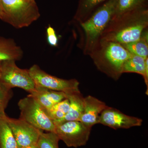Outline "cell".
Here are the masks:
<instances>
[{
	"label": "cell",
	"mask_w": 148,
	"mask_h": 148,
	"mask_svg": "<svg viewBox=\"0 0 148 148\" xmlns=\"http://www.w3.org/2000/svg\"><path fill=\"white\" fill-rule=\"evenodd\" d=\"M148 26V6L125 13L111 20L100 40L125 44L138 40Z\"/></svg>",
	"instance_id": "cell-1"
},
{
	"label": "cell",
	"mask_w": 148,
	"mask_h": 148,
	"mask_svg": "<svg viewBox=\"0 0 148 148\" xmlns=\"http://www.w3.org/2000/svg\"><path fill=\"white\" fill-rule=\"evenodd\" d=\"M131 55L118 43L100 40L89 55L98 69L117 78L123 73L125 62Z\"/></svg>",
	"instance_id": "cell-2"
},
{
	"label": "cell",
	"mask_w": 148,
	"mask_h": 148,
	"mask_svg": "<svg viewBox=\"0 0 148 148\" xmlns=\"http://www.w3.org/2000/svg\"><path fill=\"white\" fill-rule=\"evenodd\" d=\"M116 0H108L80 24L84 34L83 51L90 55L101 40L103 32L110 22Z\"/></svg>",
	"instance_id": "cell-3"
},
{
	"label": "cell",
	"mask_w": 148,
	"mask_h": 148,
	"mask_svg": "<svg viewBox=\"0 0 148 148\" xmlns=\"http://www.w3.org/2000/svg\"><path fill=\"white\" fill-rule=\"evenodd\" d=\"M3 12L1 20L19 29L29 27L40 16L36 1L0 0Z\"/></svg>",
	"instance_id": "cell-4"
},
{
	"label": "cell",
	"mask_w": 148,
	"mask_h": 148,
	"mask_svg": "<svg viewBox=\"0 0 148 148\" xmlns=\"http://www.w3.org/2000/svg\"><path fill=\"white\" fill-rule=\"evenodd\" d=\"M18 106L20 111L19 118L43 131L55 132V125L53 121L32 96L28 95L21 99Z\"/></svg>",
	"instance_id": "cell-5"
},
{
	"label": "cell",
	"mask_w": 148,
	"mask_h": 148,
	"mask_svg": "<svg viewBox=\"0 0 148 148\" xmlns=\"http://www.w3.org/2000/svg\"><path fill=\"white\" fill-rule=\"evenodd\" d=\"M15 62L8 61L2 62L0 82L10 89L19 88L30 93L34 90L36 85L29 69H20L16 66Z\"/></svg>",
	"instance_id": "cell-6"
},
{
	"label": "cell",
	"mask_w": 148,
	"mask_h": 148,
	"mask_svg": "<svg viewBox=\"0 0 148 148\" xmlns=\"http://www.w3.org/2000/svg\"><path fill=\"white\" fill-rule=\"evenodd\" d=\"M55 132L60 140L69 147L77 148L86 145L91 127L78 121H68L55 124Z\"/></svg>",
	"instance_id": "cell-7"
},
{
	"label": "cell",
	"mask_w": 148,
	"mask_h": 148,
	"mask_svg": "<svg viewBox=\"0 0 148 148\" xmlns=\"http://www.w3.org/2000/svg\"><path fill=\"white\" fill-rule=\"evenodd\" d=\"M29 73L36 86L66 94L80 92L79 82L76 79H64L47 73L37 65L29 69Z\"/></svg>",
	"instance_id": "cell-8"
},
{
	"label": "cell",
	"mask_w": 148,
	"mask_h": 148,
	"mask_svg": "<svg viewBox=\"0 0 148 148\" xmlns=\"http://www.w3.org/2000/svg\"><path fill=\"white\" fill-rule=\"evenodd\" d=\"M6 120L18 145V148L37 145L43 131L33 126L21 119L11 118L6 116Z\"/></svg>",
	"instance_id": "cell-9"
},
{
	"label": "cell",
	"mask_w": 148,
	"mask_h": 148,
	"mask_svg": "<svg viewBox=\"0 0 148 148\" xmlns=\"http://www.w3.org/2000/svg\"><path fill=\"white\" fill-rule=\"evenodd\" d=\"M143 120L129 116L116 109L108 107L100 116L99 123L114 129H128L135 126H140Z\"/></svg>",
	"instance_id": "cell-10"
},
{
	"label": "cell",
	"mask_w": 148,
	"mask_h": 148,
	"mask_svg": "<svg viewBox=\"0 0 148 148\" xmlns=\"http://www.w3.org/2000/svg\"><path fill=\"white\" fill-rule=\"evenodd\" d=\"M108 106L99 99L88 95L84 98V107L78 121L90 127L99 123L100 116Z\"/></svg>",
	"instance_id": "cell-11"
},
{
	"label": "cell",
	"mask_w": 148,
	"mask_h": 148,
	"mask_svg": "<svg viewBox=\"0 0 148 148\" xmlns=\"http://www.w3.org/2000/svg\"><path fill=\"white\" fill-rule=\"evenodd\" d=\"M33 97L45 111L66 98V93L36 86L29 95Z\"/></svg>",
	"instance_id": "cell-12"
},
{
	"label": "cell",
	"mask_w": 148,
	"mask_h": 148,
	"mask_svg": "<svg viewBox=\"0 0 148 148\" xmlns=\"http://www.w3.org/2000/svg\"><path fill=\"white\" fill-rule=\"evenodd\" d=\"M66 95V98L70 102L69 112L64 118L53 122L54 125L66 121H79L82 114L84 107V98L81 92H72Z\"/></svg>",
	"instance_id": "cell-13"
},
{
	"label": "cell",
	"mask_w": 148,
	"mask_h": 148,
	"mask_svg": "<svg viewBox=\"0 0 148 148\" xmlns=\"http://www.w3.org/2000/svg\"><path fill=\"white\" fill-rule=\"evenodd\" d=\"M23 54L22 49L14 40L0 36V63L20 60Z\"/></svg>",
	"instance_id": "cell-14"
},
{
	"label": "cell",
	"mask_w": 148,
	"mask_h": 148,
	"mask_svg": "<svg viewBox=\"0 0 148 148\" xmlns=\"http://www.w3.org/2000/svg\"><path fill=\"white\" fill-rule=\"evenodd\" d=\"M108 0H79L74 16L75 21L80 23L87 19L99 7Z\"/></svg>",
	"instance_id": "cell-15"
},
{
	"label": "cell",
	"mask_w": 148,
	"mask_h": 148,
	"mask_svg": "<svg viewBox=\"0 0 148 148\" xmlns=\"http://www.w3.org/2000/svg\"><path fill=\"white\" fill-rule=\"evenodd\" d=\"M146 58L132 54L123 64L122 72L136 73L142 75L145 79L148 89V74L146 73L145 69Z\"/></svg>",
	"instance_id": "cell-16"
},
{
	"label": "cell",
	"mask_w": 148,
	"mask_h": 148,
	"mask_svg": "<svg viewBox=\"0 0 148 148\" xmlns=\"http://www.w3.org/2000/svg\"><path fill=\"white\" fill-rule=\"evenodd\" d=\"M5 112L0 115V148H18Z\"/></svg>",
	"instance_id": "cell-17"
},
{
	"label": "cell",
	"mask_w": 148,
	"mask_h": 148,
	"mask_svg": "<svg viewBox=\"0 0 148 148\" xmlns=\"http://www.w3.org/2000/svg\"><path fill=\"white\" fill-rule=\"evenodd\" d=\"M121 45L132 54L138 56L145 58H148V29H146L143 32L140 38L138 40Z\"/></svg>",
	"instance_id": "cell-18"
},
{
	"label": "cell",
	"mask_w": 148,
	"mask_h": 148,
	"mask_svg": "<svg viewBox=\"0 0 148 148\" xmlns=\"http://www.w3.org/2000/svg\"><path fill=\"white\" fill-rule=\"evenodd\" d=\"M147 4L148 0H116L112 19L131 11L147 7Z\"/></svg>",
	"instance_id": "cell-19"
},
{
	"label": "cell",
	"mask_w": 148,
	"mask_h": 148,
	"mask_svg": "<svg viewBox=\"0 0 148 148\" xmlns=\"http://www.w3.org/2000/svg\"><path fill=\"white\" fill-rule=\"evenodd\" d=\"M70 102L67 98L56 103L50 108L45 111L48 116L53 122L64 118L69 112Z\"/></svg>",
	"instance_id": "cell-20"
},
{
	"label": "cell",
	"mask_w": 148,
	"mask_h": 148,
	"mask_svg": "<svg viewBox=\"0 0 148 148\" xmlns=\"http://www.w3.org/2000/svg\"><path fill=\"white\" fill-rule=\"evenodd\" d=\"M60 141L58 136L53 132H43L40 136L37 145L38 148H59Z\"/></svg>",
	"instance_id": "cell-21"
},
{
	"label": "cell",
	"mask_w": 148,
	"mask_h": 148,
	"mask_svg": "<svg viewBox=\"0 0 148 148\" xmlns=\"http://www.w3.org/2000/svg\"><path fill=\"white\" fill-rule=\"evenodd\" d=\"M12 95V89L6 87L0 82V115L5 113V110Z\"/></svg>",
	"instance_id": "cell-22"
},
{
	"label": "cell",
	"mask_w": 148,
	"mask_h": 148,
	"mask_svg": "<svg viewBox=\"0 0 148 148\" xmlns=\"http://www.w3.org/2000/svg\"><path fill=\"white\" fill-rule=\"evenodd\" d=\"M47 39L48 43L52 47H56L58 44V38L55 30L50 25L46 29Z\"/></svg>",
	"instance_id": "cell-23"
},
{
	"label": "cell",
	"mask_w": 148,
	"mask_h": 148,
	"mask_svg": "<svg viewBox=\"0 0 148 148\" xmlns=\"http://www.w3.org/2000/svg\"><path fill=\"white\" fill-rule=\"evenodd\" d=\"M18 148H38L37 145H33L27 146V147H22Z\"/></svg>",
	"instance_id": "cell-24"
},
{
	"label": "cell",
	"mask_w": 148,
	"mask_h": 148,
	"mask_svg": "<svg viewBox=\"0 0 148 148\" xmlns=\"http://www.w3.org/2000/svg\"><path fill=\"white\" fill-rule=\"evenodd\" d=\"M3 16V12L1 8V7H0V18L1 19Z\"/></svg>",
	"instance_id": "cell-25"
},
{
	"label": "cell",
	"mask_w": 148,
	"mask_h": 148,
	"mask_svg": "<svg viewBox=\"0 0 148 148\" xmlns=\"http://www.w3.org/2000/svg\"><path fill=\"white\" fill-rule=\"evenodd\" d=\"M1 63H0V74L1 72Z\"/></svg>",
	"instance_id": "cell-26"
},
{
	"label": "cell",
	"mask_w": 148,
	"mask_h": 148,
	"mask_svg": "<svg viewBox=\"0 0 148 148\" xmlns=\"http://www.w3.org/2000/svg\"><path fill=\"white\" fill-rule=\"evenodd\" d=\"M28 1H35V0H28Z\"/></svg>",
	"instance_id": "cell-27"
},
{
	"label": "cell",
	"mask_w": 148,
	"mask_h": 148,
	"mask_svg": "<svg viewBox=\"0 0 148 148\" xmlns=\"http://www.w3.org/2000/svg\"><path fill=\"white\" fill-rule=\"evenodd\" d=\"M0 7H1V6H0Z\"/></svg>",
	"instance_id": "cell-28"
}]
</instances>
